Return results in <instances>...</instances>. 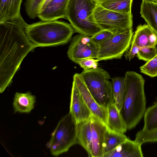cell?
Segmentation results:
<instances>
[{
    "instance_id": "obj_1",
    "label": "cell",
    "mask_w": 157,
    "mask_h": 157,
    "mask_svg": "<svg viewBox=\"0 0 157 157\" xmlns=\"http://www.w3.org/2000/svg\"><path fill=\"white\" fill-rule=\"evenodd\" d=\"M22 16L0 22V92L12 82L23 59L36 46L27 37Z\"/></svg>"
},
{
    "instance_id": "obj_26",
    "label": "cell",
    "mask_w": 157,
    "mask_h": 157,
    "mask_svg": "<svg viewBox=\"0 0 157 157\" xmlns=\"http://www.w3.org/2000/svg\"><path fill=\"white\" fill-rule=\"evenodd\" d=\"M135 140L141 144L147 142L157 141V129L150 131H145L142 129L136 134Z\"/></svg>"
},
{
    "instance_id": "obj_33",
    "label": "cell",
    "mask_w": 157,
    "mask_h": 157,
    "mask_svg": "<svg viewBox=\"0 0 157 157\" xmlns=\"http://www.w3.org/2000/svg\"><path fill=\"white\" fill-rule=\"evenodd\" d=\"M94 1H95L96 3L97 4H98V1H99V0H93Z\"/></svg>"
},
{
    "instance_id": "obj_14",
    "label": "cell",
    "mask_w": 157,
    "mask_h": 157,
    "mask_svg": "<svg viewBox=\"0 0 157 157\" xmlns=\"http://www.w3.org/2000/svg\"><path fill=\"white\" fill-rule=\"evenodd\" d=\"M141 145L128 138L103 157H142Z\"/></svg>"
},
{
    "instance_id": "obj_30",
    "label": "cell",
    "mask_w": 157,
    "mask_h": 157,
    "mask_svg": "<svg viewBox=\"0 0 157 157\" xmlns=\"http://www.w3.org/2000/svg\"><path fill=\"white\" fill-rule=\"evenodd\" d=\"M98 61L97 59L88 58L79 60L77 64H78L83 70H88L97 68Z\"/></svg>"
},
{
    "instance_id": "obj_4",
    "label": "cell",
    "mask_w": 157,
    "mask_h": 157,
    "mask_svg": "<svg viewBox=\"0 0 157 157\" xmlns=\"http://www.w3.org/2000/svg\"><path fill=\"white\" fill-rule=\"evenodd\" d=\"M96 5L93 0H69L66 18L75 32L92 37L104 30L95 19Z\"/></svg>"
},
{
    "instance_id": "obj_22",
    "label": "cell",
    "mask_w": 157,
    "mask_h": 157,
    "mask_svg": "<svg viewBox=\"0 0 157 157\" xmlns=\"http://www.w3.org/2000/svg\"><path fill=\"white\" fill-rule=\"evenodd\" d=\"M111 82L114 103L120 111L125 95L124 78L120 77L113 78Z\"/></svg>"
},
{
    "instance_id": "obj_29",
    "label": "cell",
    "mask_w": 157,
    "mask_h": 157,
    "mask_svg": "<svg viewBox=\"0 0 157 157\" xmlns=\"http://www.w3.org/2000/svg\"><path fill=\"white\" fill-rule=\"evenodd\" d=\"M115 34L109 30L104 29L91 37V38L93 41L99 45L108 40Z\"/></svg>"
},
{
    "instance_id": "obj_9",
    "label": "cell",
    "mask_w": 157,
    "mask_h": 157,
    "mask_svg": "<svg viewBox=\"0 0 157 157\" xmlns=\"http://www.w3.org/2000/svg\"><path fill=\"white\" fill-rule=\"evenodd\" d=\"M99 46L92 40L91 37L79 34L74 36L67 52L68 58L75 63L86 58H97Z\"/></svg>"
},
{
    "instance_id": "obj_11",
    "label": "cell",
    "mask_w": 157,
    "mask_h": 157,
    "mask_svg": "<svg viewBox=\"0 0 157 157\" xmlns=\"http://www.w3.org/2000/svg\"><path fill=\"white\" fill-rule=\"evenodd\" d=\"M90 120L92 132L91 157H103L107 126L93 115Z\"/></svg>"
},
{
    "instance_id": "obj_8",
    "label": "cell",
    "mask_w": 157,
    "mask_h": 157,
    "mask_svg": "<svg viewBox=\"0 0 157 157\" xmlns=\"http://www.w3.org/2000/svg\"><path fill=\"white\" fill-rule=\"evenodd\" d=\"M133 34L131 28L123 32L116 34L99 46L98 61L120 59L128 50Z\"/></svg>"
},
{
    "instance_id": "obj_10",
    "label": "cell",
    "mask_w": 157,
    "mask_h": 157,
    "mask_svg": "<svg viewBox=\"0 0 157 157\" xmlns=\"http://www.w3.org/2000/svg\"><path fill=\"white\" fill-rule=\"evenodd\" d=\"M82 98L92 114L106 126L107 123V109L100 105L92 96L79 74L75 73L73 76Z\"/></svg>"
},
{
    "instance_id": "obj_3",
    "label": "cell",
    "mask_w": 157,
    "mask_h": 157,
    "mask_svg": "<svg viewBox=\"0 0 157 157\" xmlns=\"http://www.w3.org/2000/svg\"><path fill=\"white\" fill-rule=\"evenodd\" d=\"M74 31L71 24L57 20L27 24L25 29L27 37L36 47L65 44L71 39Z\"/></svg>"
},
{
    "instance_id": "obj_32",
    "label": "cell",
    "mask_w": 157,
    "mask_h": 157,
    "mask_svg": "<svg viewBox=\"0 0 157 157\" xmlns=\"http://www.w3.org/2000/svg\"><path fill=\"white\" fill-rule=\"evenodd\" d=\"M51 0H45L40 10L44 6Z\"/></svg>"
},
{
    "instance_id": "obj_12",
    "label": "cell",
    "mask_w": 157,
    "mask_h": 157,
    "mask_svg": "<svg viewBox=\"0 0 157 157\" xmlns=\"http://www.w3.org/2000/svg\"><path fill=\"white\" fill-rule=\"evenodd\" d=\"M76 123L89 119L92 114L84 101L75 82L71 89L69 112Z\"/></svg>"
},
{
    "instance_id": "obj_28",
    "label": "cell",
    "mask_w": 157,
    "mask_h": 157,
    "mask_svg": "<svg viewBox=\"0 0 157 157\" xmlns=\"http://www.w3.org/2000/svg\"><path fill=\"white\" fill-rule=\"evenodd\" d=\"M157 54L156 46L145 47L141 48L136 56L139 59L147 62L153 58Z\"/></svg>"
},
{
    "instance_id": "obj_20",
    "label": "cell",
    "mask_w": 157,
    "mask_h": 157,
    "mask_svg": "<svg viewBox=\"0 0 157 157\" xmlns=\"http://www.w3.org/2000/svg\"><path fill=\"white\" fill-rule=\"evenodd\" d=\"M35 102V96L30 92L25 93L17 92L13 104L14 112L29 113L34 108Z\"/></svg>"
},
{
    "instance_id": "obj_17",
    "label": "cell",
    "mask_w": 157,
    "mask_h": 157,
    "mask_svg": "<svg viewBox=\"0 0 157 157\" xmlns=\"http://www.w3.org/2000/svg\"><path fill=\"white\" fill-rule=\"evenodd\" d=\"M107 109V128L111 131L124 134L127 129L126 124L114 103L109 105Z\"/></svg>"
},
{
    "instance_id": "obj_27",
    "label": "cell",
    "mask_w": 157,
    "mask_h": 157,
    "mask_svg": "<svg viewBox=\"0 0 157 157\" xmlns=\"http://www.w3.org/2000/svg\"><path fill=\"white\" fill-rule=\"evenodd\" d=\"M140 72L151 77L157 76V54L140 67Z\"/></svg>"
},
{
    "instance_id": "obj_15",
    "label": "cell",
    "mask_w": 157,
    "mask_h": 157,
    "mask_svg": "<svg viewBox=\"0 0 157 157\" xmlns=\"http://www.w3.org/2000/svg\"><path fill=\"white\" fill-rule=\"evenodd\" d=\"M131 44L141 48L156 46L157 44V35L147 24L139 25L133 34Z\"/></svg>"
},
{
    "instance_id": "obj_25",
    "label": "cell",
    "mask_w": 157,
    "mask_h": 157,
    "mask_svg": "<svg viewBox=\"0 0 157 157\" xmlns=\"http://www.w3.org/2000/svg\"><path fill=\"white\" fill-rule=\"evenodd\" d=\"M45 0H26L25 9L29 17L34 19L38 14Z\"/></svg>"
},
{
    "instance_id": "obj_5",
    "label": "cell",
    "mask_w": 157,
    "mask_h": 157,
    "mask_svg": "<svg viewBox=\"0 0 157 157\" xmlns=\"http://www.w3.org/2000/svg\"><path fill=\"white\" fill-rule=\"evenodd\" d=\"M90 94L101 106L107 108L114 103L109 73L101 67L83 70L79 74Z\"/></svg>"
},
{
    "instance_id": "obj_18",
    "label": "cell",
    "mask_w": 157,
    "mask_h": 157,
    "mask_svg": "<svg viewBox=\"0 0 157 157\" xmlns=\"http://www.w3.org/2000/svg\"><path fill=\"white\" fill-rule=\"evenodd\" d=\"M140 13L147 24L157 35V2L142 0Z\"/></svg>"
},
{
    "instance_id": "obj_7",
    "label": "cell",
    "mask_w": 157,
    "mask_h": 157,
    "mask_svg": "<svg viewBox=\"0 0 157 157\" xmlns=\"http://www.w3.org/2000/svg\"><path fill=\"white\" fill-rule=\"evenodd\" d=\"M94 15L98 24L103 29L109 30L115 34L132 28V13H121L105 9L97 4Z\"/></svg>"
},
{
    "instance_id": "obj_21",
    "label": "cell",
    "mask_w": 157,
    "mask_h": 157,
    "mask_svg": "<svg viewBox=\"0 0 157 157\" xmlns=\"http://www.w3.org/2000/svg\"><path fill=\"white\" fill-rule=\"evenodd\" d=\"M133 0H99V4L104 8L121 13H131Z\"/></svg>"
},
{
    "instance_id": "obj_16",
    "label": "cell",
    "mask_w": 157,
    "mask_h": 157,
    "mask_svg": "<svg viewBox=\"0 0 157 157\" xmlns=\"http://www.w3.org/2000/svg\"><path fill=\"white\" fill-rule=\"evenodd\" d=\"M22 0H0V22L21 17V7Z\"/></svg>"
},
{
    "instance_id": "obj_31",
    "label": "cell",
    "mask_w": 157,
    "mask_h": 157,
    "mask_svg": "<svg viewBox=\"0 0 157 157\" xmlns=\"http://www.w3.org/2000/svg\"><path fill=\"white\" fill-rule=\"evenodd\" d=\"M141 48L134 44H131L130 49L128 50L124 54L126 59L130 61L133 59L140 50Z\"/></svg>"
},
{
    "instance_id": "obj_6",
    "label": "cell",
    "mask_w": 157,
    "mask_h": 157,
    "mask_svg": "<svg viewBox=\"0 0 157 157\" xmlns=\"http://www.w3.org/2000/svg\"><path fill=\"white\" fill-rule=\"evenodd\" d=\"M77 129L78 124L70 113L62 118L46 144L52 155L58 156L78 143Z\"/></svg>"
},
{
    "instance_id": "obj_23",
    "label": "cell",
    "mask_w": 157,
    "mask_h": 157,
    "mask_svg": "<svg viewBox=\"0 0 157 157\" xmlns=\"http://www.w3.org/2000/svg\"><path fill=\"white\" fill-rule=\"evenodd\" d=\"M128 139L124 134L113 131L107 128L105 135L103 157Z\"/></svg>"
},
{
    "instance_id": "obj_34",
    "label": "cell",
    "mask_w": 157,
    "mask_h": 157,
    "mask_svg": "<svg viewBox=\"0 0 157 157\" xmlns=\"http://www.w3.org/2000/svg\"><path fill=\"white\" fill-rule=\"evenodd\" d=\"M154 2H157V0H148Z\"/></svg>"
},
{
    "instance_id": "obj_2",
    "label": "cell",
    "mask_w": 157,
    "mask_h": 157,
    "mask_svg": "<svg viewBox=\"0 0 157 157\" xmlns=\"http://www.w3.org/2000/svg\"><path fill=\"white\" fill-rule=\"evenodd\" d=\"M124 78L125 93L120 112L127 130H130L139 123L146 110L145 80L134 71H127Z\"/></svg>"
},
{
    "instance_id": "obj_19",
    "label": "cell",
    "mask_w": 157,
    "mask_h": 157,
    "mask_svg": "<svg viewBox=\"0 0 157 157\" xmlns=\"http://www.w3.org/2000/svg\"><path fill=\"white\" fill-rule=\"evenodd\" d=\"M78 143L86 150L89 157H91L92 132L90 118L78 124Z\"/></svg>"
},
{
    "instance_id": "obj_24",
    "label": "cell",
    "mask_w": 157,
    "mask_h": 157,
    "mask_svg": "<svg viewBox=\"0 0 157 157\" xmlns=\"http://www.w3.org/2000/svg\"><path fill=\"white\" fill-rule=\"evenodd\" d=\"M144 117L143 130L150 131L157 129V98L153 104L146 110Z\"/></svg>"
},
{
    "instance_id": "obj_13",
    "label": "cell",
    "mask_w": 157,
    "mask_h": 157,
    "mask_svg": "<svg viewBox=\"0 0 157 157\" xmlns=\"http://www.w3.org/2000/svg\"><path fill=\"white\" fill-rule=\"evenodd\" d=\"M69 0H51L40 10L38 17L43 21L57 20L66 17Z\"/></svg>"
}]
</instances>
